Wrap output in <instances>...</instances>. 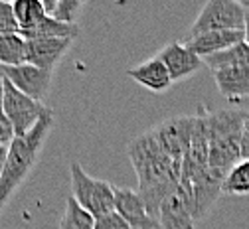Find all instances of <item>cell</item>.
Wrapping results in <instances>:
<instances>
[{
  "mask_svg": "<svg viewBox=\"0 0 249 229\" xmlns=\"http://www.w3.org/2000/svg\"><path fill=\"white\" fill-rule=\"evenodd\" d=\"M42 4L48 16L64 24H75V16L83 6L79 0H42Z\"/></svg>",
  "mask_w": 249,
  "mask_h": 229,
  "instance_id": "44dd1931",
  "label": "cell"
},
{
  "mask_svg": "<svg viewBox=\"0 0 249 229\" xmlns=\"http://www.w3.org/2000/svg\"><path fill=\"white\" fill-rule=\"evenodd\" d=\"M210 137V168L228 176L241 160V139L247 113L239 111H202Z\"/></svg>",
  "mask_w": 249,
  "mask_h": 229,
  "instance_id": "7a4b0ae2",
  "label": "cell"
},
{
  "mask_svg": "<svg viewBox=\"0 0 249 229\" xmlns=\"http://www.w3.org/2000/svg\"><path fill=\"white\" fill-rule=\"evenodd\" d=\"M73 40L66 38H44V40H26V63L53 73L59 59L66 55Z\"/></svg>",
  "mask_w": 249,
  "mask_h": 229,
  "instance_id": "30bf717a",
  "label": "cell"
},
{
  "mask_svg": "<svg viewBox=\"0 0 249 229\" xmlns=\"http://www.w3.org/2000/svg\"><path fill=\"white\" fill-rule=\"evenodd\" d=\"M194 126H196V117H174L150 128V135L170 158L182 164L192 142Z\"/></svg>",
  "mask_w": 249,
  "mask_h": 229,
  "instance_id": "8992f818",
  "label": "cell"
},
{
  "mask_svg": "<svg viewBox=\"0 0 249 229\" xmlns=\"http://www.w3.org/2000/svg\"><path fill=\"white\" fill-rule=\"evenodd\" d=\"M159 59L166 65L172 83L188 79L190 75H194L196 71H200L204 68V59L198 57L196 53H192L182 42H172V44L164 46L159 52Z\"/></svg>",
  "mask_w": 249,
  "mask_h": 229,
  "instance_id": "9c48e42d",
  "label": "cell"
},
{
  "mask_svg": "<svg viewBox=\"0 0 249 229\" xmlns=\"http://www.w3.org/2000/svg\"><path fill=\"white\" fill-rule=\"evenodd\" d=\"M194 221L192 208L178 184V188L166 195L159 208V223L162 229H194Z\"/></svg>",
  "mask_w": 249,
  "mask_h": 229,
  "instance_id": "7c38bea8",
  "label": "cell"
},
{
  "mask_svg": "<svg viewBox=\"0 0 249 229\" xmlns=\"http://www.w3.org/2000/svg\"><path fill=\"white\" fill-rule=\"evenodd\" d=\"M243 40H245V30H217V32H206V34L194 38H184L182 44L198 57L206 59L210 55L222 53L233 48Z\"/></svg>",
  "mask_w": 249,
  "mask_h": 229,
  "instance_id": "8fae6325",
  "label": "cell"
},
{
  "mask_svg": "<svg viewBox=\"0 0 249 229\" xmlns=\"http://www.w3.org/2000/svg\"><path fill=\"white\" fill-rule=\"evenodd\" d=\"M95 229H135V227H131L117 211H111L95 219Z\"/></svg>",
  "mask_w": 249,
  "mask_h": 229,
  "instance_id": "cb8c5ba5",
  "label": "cell"
},
{
  "mask_svg": "<svg viewBox=\"0 0 249 229\" xmlns=\"http://www.w3.org/2000/svg\"><path fill=\"white\" fill-rule=\"evenodd\" d=\"M127 75L131 79H135L139 85H142L148 91H152V93H164L172 85L170 73L166 70V65L159 59V55L139 63L137 68H131L127 71Z\"/></svg>",
  "mask_w": 249,
  "mask_h": 229,
  "instance_id": "4fadbf2b",
  "label": "cell"
},
{
  "mask_svg": "<svg viewBox=\"0 0 249 229\" xmlns=\"http://www.w3.org/2000/svg\"><path fill=\"white\" fill-rule=\"evenodd\" d=\"M20 36L24 40H44V38H66V40H75L79 36L77 24H64L57 22L52 16H46L38 26L32 30L20 32Z\"/></svg>",
  "mask_w": 249,
  "mask_h": 229,
  "instance_id": "9a60e30c",
  "label": "cell"
},
{
  "mask_svg": "<svg viewBox=\"0 0 249 229\" xmlns=\"http://www.w3.org/2000/svg\"><path fill=\"white\" fill-rule=\"evenodd\" d=\"M245 42L249 44V16H247V24H245Z\"/></svg>",
  "mask_w": 249,
  "mask_h": 229,
  "instance_id": "4316f807",
  "label": "cell"
},
{
  "mask_svg": "<svg viewBox=\"0 0 249 229\" xmlns=\"http://www.w3.org/2000/svg\"><path fill=\"white\" fill-rule=\"evenodd\" d=\"M16 139L14 126L8 121L4 107H2V77H0V146H10V142Z\"/></svg>",
  "mask_w": 249,
  "mask_h": 229,
  "instance_id": "603a6c76",
  "label": "cell"
},
{
  "mask_svg": "<svg viewBox=\"0 0 249 229\" xmlns=\"http://www.w3.org/2000/svg\"><path fill=\"white\" fill-rule=\"evenodd\" d=\"M213 81L226 99L239 103L249 97V70L245 68H226L212 71Z\"/></svg>",
  "mask_w": 249,
  "mask_h": 229,
  "instance_id": "5bb4252c",
  "label": "cell"
},
{
  "mask_svg": "<svg viewBox=\"0 0 249 229\" xmlns=\"http://www.w3.org/2000/svg\"><path fill=\"white\" fill-rule=\"evenodd\" d=\"M204 65L212 71L215 70H226V68H245L249 70V44L243 40L239 44H235L233 48L222 52V53H215L204 59Z\"/></svg>",
  "mask_w": 249,
  "mask_h": 229,
  "instance_id": "2e32d148",
  "label": "cell"
},
{
  "mask_svg": "<svg viewBox=\"0 0 249 229\" xmlns=\"http://www.w3.org/2000/svg\"><path fill=\"white\" fill-rule=\"evenodd\" d=\"M26 63V40L18 34H0V65Z\"/></svg>",
  "mask_w": 249,
  "mask_h": 229,
  "instance_id": "ac0fdd59",
  "label": "cell"
},
{
  "mask_svg": "<svg viewBox=\"0 0 249 229\" xmlns=\"http://www.w3.org/2000/svg\"><path fill=\"white\" fill-rule=\"evenodd\" d=\"M0 77L10 81L24 95L32 97L36 101H42L46 93L50 91L53 73L34 68L30 63H20V65H0Z\"/></svg>",
  "mask_w": 249,
  "mask_h": 229,
  "instance_id": "52a82bcc",
  "label": "cell"
},
{
  "mask_svg": "<svg viewBox=\"0 0 249 229\" xmlns=\"http://www.w3.org/2000/svg\"><path fill=\"white\" fill-rule=\"evenodd\" d=\"M6 156H8V146H0V180H2L4 164H6Z\"/></svg>",
  "mask_w": 249,
  "mask_h": 229,
  "instance_id": "484cf974",
  "label": "cell"
},
{
  "mask_svg": "<svg viewBox=\"0 0 249 229\" xmlns=\"http://www.w3.org/2000/svg\"><path fill=\"white\" fill-rule=\"evenodd\" d=\"M71 198L93 217L115 211V186L89 176L79 162H71Z\"/></svg>",
  "mask_w": 249,
  "mask_h": 229,
  "instance_id": "3957f363",
  "label": "cell"
},
{
  "mask_svg": "<svg viewBox=\"0 0 249 229\" xmlns=\"http://www.w3.org/2000/svg\"><path fill=\"white\" fill-rule=\"evenodd\" d=\"M59 229H95V217L70 195L66 200V213L59 221Z\"/></svg>",
  "mask_w": 249,
  "mask_h": 229,
  "instance_id": "ffe728a7",
  "label": "cell"
},
{
  "mask_svg": "<svg viewBox=\"0 0 249 229\" xmlns=\"http://www.w3.org/2000/svg\"><path fill=\"white\" fill-rule=\"evenodd\" d=\"M53 126V113L50 111L28 135L16 137L8 146V156L0 180V211L8 204V200L14 195V192L24 184L28 174L36 166L38 156L42 152V146Z\"/></svg>",
  "mask_w": 249,
  "mask_h": 229,
  "instance_id": "6da1fadb",
  "label": "cell"
},
{
  "mask_svg": "<svg viewBox=\"0 0 249 229\" xmlns=\"http://www.w3.org/2000/svg\"><path fill=\"white\" fill-rule=\"evenodd\" d=\"M20 28L14 16V6L0 0V34H18Z\"/></svg>",
  "mask_w": 249,
  "mask_h": 229,
  "instance_id": "7402d4cb",
  "label": "cell"
},
{
  "mask_svg": "<svg viewBox=\"0 0 249 229\" xmlns=\"http://www.w3.org/2000/svg\"><path fill=\"white\" fill-rule=\"evenodd\" d=\"M2 107L8 121L14 126V135L24 137L32 130L52 109H48L42 101H36L32 97L18 91L10 81L2 77Z\"/></svg>",
  "mask_w": 249,
  "mask_h": 229,
  "instance_id": "5b68a950",
  "label": "cell"
},
{
  "mask_svg": "<svg viewBox=\"0 0 249 229\" xmlns=\"http://www.w3.org/2000/svg\"><path fill=\"white\" fill-rule=\"evenodd\" d=\"M12 6H14V16L20 32L32 30L48 16L42 0H16V2H12Z\"/></svg>",
  "mask_w": 249,
  "mask_h": 229,
  "instance_id": "e0dca14e",
  "label": "cell"
},
{
  "mask_svg": "<svg viewBox=\"0 0 249 229\" xmlns=\"http://www.w3.org/2000/svg\"><path fill=\"white\" fill-rule=\"evenodd\" d=\"M241 158H249V115L243 128V139H241Z\"/></svg>",
  "mask_w": 249,
  "mask_h": 229,
  "instance_id": "d4e9b609",
  "label": "cell"
},
{
  "mask_svg": "<svg viewBox=\"0 0 249 229\" xmlns=\"http://www.w3.org/2000/svg\"><path fill=\"white\" fill-rule=\"evenodd\" d=\"M115 211L135 229H160V223L148 213L137 190L115 188Z\"/></svg>",
  "mask_w": 249,
  "mask_h": 229,
  "instance_id": "ba28073f",
  "label": "cell"
},
{
  "mask_svg": "<svg viewBox=\"0 0 249 229\" xmlns=\"http://www.w3.org/2000/svg\"><path fill=\"white\" fill-rule=\"evenodd\" d=\"M222 194H230V195L249 194V158H241L228 172L224 186H222Z\"/></svg>",
  "mask_w": 249,
  "mask_h": 229,
  "instance_id": "d6986e66",
  "label": "cell"
},
{
  "mask_svg": "<svg viewBox=\"0 0 249 229\" xmlns=\"http://www.w3.org/2000/svg\"><path fill=\"white\" fill-rule=\"evenodd\" d=\"M247 8L249 4H241L235 0H210L200 10L186 38H194L217 30H245L249 16Z\"/></svg>",
  "mask_w": 249,
  "mask_h": 229,
  "instance_id": "277c9868",
  "label": "cell"
}]
</instances>
